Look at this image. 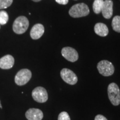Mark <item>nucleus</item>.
<instances>
[{
  "label": "nucleus",
  "mask_w": 120,
  "mask_h": 120,
  "mask_svg": "<svg viewBox=\"0 0 120 120\" xmlns=\"http://www.w3.org/2000/svg\"><path fill=\"white\" fill-rule=\"evenodd\" d=\"M90 13L88 6L84 3L73 5L69 10V14L72 17L79 18L86 16Z\"/></svg>",
  "instance_id": "f257e3e1"
},
{
  "label": "nucleus",
  "mask_w": 120,
  "mask_h": 120,
  "mask_svg": "<svg viewBox=\"0 0 120 120\" xmlns=\"http://www.w3.org/2000/svg\"><path fill=\"white\" fill-rule=\"evenodd\" d=\"M108 96L111 102L114 106L120 104V90L116 83H111L107 88Z\"/></svg>",
  "instance_id": "f03ea898"
},
{
  "label": "nucleus",
  "mask_w": 120,
  "mask_h": 120,
  "mask_svg": "<svg viewBox=\"0 0 120 120\" xmlns=\"http://www.w3.org/2000/svg\"><path fill=\"white\" fill-rule=\"evenodd\" d=\"M29 26V21L25 16H19L13 22L12 28L16 34H23L27 30Z\"/></svg>",
  "instance_id": "7ed1b4c3"
},
{
  "label": "nucleus",
  "mask_w": 120,
  "mask_h": 120,
  "mask_svg": "<svg viewBox=\"0 0 120 120\" xmlns=\"http://www.w3.org/2000/svg\"><path fill=\"white\" fill-rule=\"evenodd\" d=\"M97 68L100 74L106 77L111 76L115 72V67L113 64L107 60H102L99 62Z\"/></svg>",
  "instance_id": "20e7f679"
},
{
  "label": "nucleus",
  "mask_w": 120,
  "mask_h": 120,
  "mask_svg": "<svg viewBox=\"0 0 120 120\" xmlns=\"http://www.w3.org/2000/svg\"><path fill=\"white\" fill-rule=\"evenodd\" d=\"M32 77V73L28 69H22L16 74L15 78V83L19 86H23L30 80Z\"/></svg>",
  "instance_id": "39448f33"
},
{
  "label": "nucleus",
  "mask_w": 120,
  "mask_h": 120,
  "mask_svg": "<svg viewBox=\"0 0 120 120\" xmlns=\"http://www.w3.org/2000/svg\"><path fill=\"white\" fill-rule=\"evenodd\" d=\"M32 96L35 101L39 103L46 102L48 100V94L46 90L42 87H36L32 91Z\"/></svg>",
  "instance_id": "423d86ee"
},
{
  "label": "nucleus",
  "mask_w": 120,
  "mask_h": 120,
  "mask_svg": "<svg viewBox=\"0 0 120 120\" xmlns=\"http://www.w3.org/2000/svg\"><path fill=\"white\" fill-rule=\"evenodd\" d=\"M60 75L63 80L69 85H75L78 81L76 75L68 68H63L61 71Z\"/></svg>",
  "instance_id": "0eeeda50"
},
{
  "label": "nucleus",
  "mask_w": 120,
  "mask_h": 120,
  "mask_svg": "<svg viewBox=\"0 0 120 120\" xmlns=\"http://www.w3.org/2000/svg\"><path fill=\"white\" fill-rule=\"evenodd\" d=\"M62 56L67 61L71 62H75L79 59V54L77 51L70 47L63 48L61 51Z\"/></svg>",
  "instance_id": "6e6552de"
},
{
  "label": "nucleus",
  "mask_w": 120,
  "mask_h": 120,
  "mask_svg": "<svg viewBox=\"0 0 120 120\" xmlns=\"http://www.w3.org/2000/svg\"><path fill=\"white\" fill-rule=\"evenodd\" d=\"M113 1L112 0H105L103 2L101 13L103 17L109 19L113 15Z\"/></svg>",
  "instance_id": "1a4fd4ad"
},
{
  "label": "nucleus",
  "mask_w": 120,
  "mask_h": 120,
  "mask_svg": "<svg viewBox=\"0 0 120 120\" xmlns=\"http://www.w3.org/2000/svg\"><path fill=\"white\" fill-rule=\"evenodd\" d=\"M25 116L28 120H41L43 117V114L40 109L32 108L27 111Z\"/></svg>",
  "instance_id": "9d476101"
},
{
  "label": "nucleus",
  "mask_w": 120,
  "mask_h": 120,
  "mask_svg": "<svg viewBox=\"0 0 120 120\" xmlns=\"http://www.w3.org/2000/svg\"><path fill=\"white\" fill-rule=\"evenodd\" d=\"M45 32L44 26L42 24L34 25L30 31V36L33 40H38L42 37Z\"/></svg>",
  "instance_id": "9b49d317"
},
{
  "label": "nucleus",
  "mask_w": 120,
  "mask_h": 120,
  "mask_svg": "<svg viewBox=\"0 0 120 120\" xmlns=\"http://www.w3.org/2000/svg\"><path fill=\"white\" fill-rule=\"evenodd\" d=\"M15 64V59L12 56L7 55L0 58V68L4 70L11 68Z\"/></svg>",
  "instance_id": "f8f14e48"
},
{
  "label": "nucleus",
  "mask_w": 120,
  "mask_h": 120,
  "mask_svg": "<svg viewBox=\"0 0 120 120\" xmlns=\"http://www.w3.org/2000/svg\"><path fill=\"white\" fill-rule=\"evenodd\" d=\"M94 32L97 35L105 37L109 34V28L106 25L103 23H97L94 27Z\"/></svg>",
  "instance_id": "ddd939ff"
},
{
  "label": "nucleus",
  "mask_w": 120,
  "mask_h": 120,
  "mask_svg": "<svg viewBox=\"0 0 120 120\" xmlns=\"http://www.w3.org/2000/svg\"><path fill=\"white\" fill-rule=\"evenodd\" d=\"M103 0H94L93 4V11L96 14H99L101 12L102 8L103 7Z\"/></svg>",
  "instance_id": "4468645a"
},
{
  "label": "nucleus",
  "mask_w": 120,
  "mask_h": 120,
  "mask_svg": "<svg viewBox=\"0 0 120 120\" xmlns=\"http://www.w3.org/2000/svg\"><path fill=\"white\" fill-rule=\"evenodd\" d=\"M112 28L115 31L120 33V16H116L113 17L112 21Z\"/></svg>",
  "instance_id": "2eb2a0df"
},
{
  "label": "nucleus",
  "mask_w": 120,
  "mask_h": 120,
  "mask_svg": "<svg viewBox=\"0 0 120 120\" xmlns=\"http://www.w3.org/2000/svg\"><path fill=\"white\" fill-rule=\"evenodd\" d=\"M9 19L8 15L5 11H0V25H4L7 23Z\"/></svg>",
  "instance_id": "dca6fc26"
},
{
  "label": "nucleus",
  "mask_w": 120,
  "mask_h": 120,
  "mask_svg": "<svg viewBox=\"0 0 120 120\" xmlns=\"http://www.w3.org/2000/svg\"><path fill=\"white\" fill-rule=\"evenodd\" d=\"M13 2V0H0V9L7 8Z\"/></svg>",
  "instance_id": "f3484780"
},
{
  "label": "nucleus",
  "mask_w": 120,
  "mask_h": 120,
  "mask_svg": "<svg viewBox=\"0 0 120 120\" xmlns=\"http://www.w3.org/2000/svg\"><path fill=\"white\" fill-rule=\"evenodd\" d=\"M58 120H71V118L67 112L63 111L58 115Z\"/></svg>",
  "instance_id": "a211bd4d"
},
{
  "label": "nucleus",
  "mask_w": 120,
  "mask_h": 120,
  "mask_svg": "<svg viewBox=\"0 0 120 120\" xmlns=\"http://www.w3.org/2000/svg\"><path fill=\"white\" fill-rule=\"evenodd\" d=\"M94 120H108L107 118L101 115H97L94 118Z\"/></svg>",
  "instance_id": "6ab92c4d"
},
{
  "label": "nucleus",
  "mask_w": 120,
  "mask_h": 120,
  "mask_svg": "<svg viewBox=\"0 0 120 120\" xmlns=\"http://www.w3.org/2000/svg\"><path fill=\"white\" fill-rule=\"evenodd\" d=\"M57 3H58V4H67L68 2V0H55Z\"/></svg>",
  "instance_id": "aec40b11"
},
{
  "label": "nucleus",
  "mask_w": 120,
  "mask_h": 120,
  "mask_svg": "<svg viewBox=\"0 0 120 120\" xmlns=\"http://www.w3.org/2000/svg\"><path fill=\"white\" fill-rule=\"evenodd\" d=\"M33 1H34V2H39V1H41V0H32Z\"/></svg>",
  "instance_id": "412c9836"
},
{
  "label": "nucleus",
  "mask_w": 120,
  "mask_h": 120,
  "mask_svg": "<svg viewBox=\"0 0 120 120\" xmlns=\"http://www.w3.org/2000/svg\"><path fill=\"white\" fill-rule=\"evenodd\" d=\"M0 108H1V109H2V105H1V101H0Z\"/></svg>",
  "instance_id": "4be33fe9"
}]
</instances>
